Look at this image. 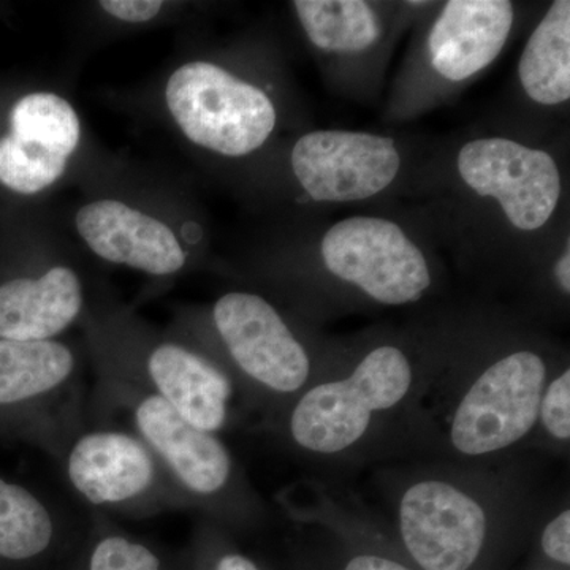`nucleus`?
Listing matches in <instances>:
<instances>
[{"label": "nucleus", "mask_w": 570, "mask_h": 570, "mask_svg": "<svg viewBox=\"0 0 570 570\" xmlns=\"http://www.w3.org/2000/svg\"><path fill=\"white\" fill-rule=\"evenodd\" d=\"M557 444L570 441V367L561 366L540 397L538 426Z\"/></svg>", "instance_id": "nucleus-22"}, {"label": "nucleus", "mask_w": 570, "mask_h": 570, "mask_svg": "<svg viewBox=\"0 0 570 570\" xmlns=\"http://www.w3.org/2000/svg\"><path fill=\"white\" fill-rule=\"evenodd\" d=\"M430 2L295 0L296 22L336 96L371 102L381 96L397 41Z\"/></svg>", "instance_id": "nucleus-7"}, {"label": "nucleus", "mask_w": 570, "mask_h": 570, "mask_svg": "<svg viewBox=\"0 0 570 570\" xmlns=\"http://www.w3.org/2000/svg\"><path fill=\"white\" fill-rule=\"evenodd\" d=\"M521 10L510 0L428 3L390 86L385 122H412L459 99L501 58L519 31Z\"/></svg>", "instance_id": "nucleus-5"}, {"label": "nucleus", "mask_w": 570, "mask_h": 570, "mask_svg": "<svg viewBox=\"0 0 570 570\" xmlns=\"http://www.w3.org/2000/svg\"><path fill=\"white\" fill-rule=\"evenodd\" d=\"M216 570H261L254 564L249 558L243 557V554H225L217 562Z\"/></svg>", "instance_id": "nucleus-27"}, {"label": "nucleus", "mask_w": 570, "mask_h": 570, "mask_svg": "<svg viewBox=\"0 0 570 570\" xmlns=\"http://www.w3.org/2000/svg\"><path fill=\"white\" fill-rule=\"evenodd\" d=\"M540 547H542L543 553H546L551 561L568 568L570 564L569 508L561 509L560 512L543 527L542 534H540Z\"/></svg>", "instance_id": "nucleus-24"}, {"label": "nucleus", "mask_w": 570, "mask_h": 570, "mask_svg": "<svg viewBox=\"0 0 570 570\" xmlns=\"http://www.w3.org/2000/svg\"><path fill=\"white\" fill-rule=\"evenodd\" d=\"M81 283L66 266L0 285V340L51 341L78 317Z\"/></svg>", "instance_id": "nucleus-16"}, {"label": "nucleus", "mask_w": 570, "mask_h": 570, "mask_svg": "<svg viewBox=\"0 0 570 570\" xmlns=\"http://www.w3.org/2000/svg\"><path fill=\"white\" fill-rule=\"evenodd\" d=\"M55 538V520L31 490L0 478V557L11 561L39 557Z\"/></svg>", "instance_id": "nucleus-18"}, {"label": "nucleus", "mask_w": 570, "mask_h": 570, "mask_svg": "<svg viewBox=\"0 0 570 570\" xmlns=\"http://www.w3.org/2000/svg\"><path fill=\"white\" fill-rule=\"evenodd\" d=\"M403 198L464 268L527 279L569 227L568 157L561 138L463 135L423 149Z\"/></svg>", "instance_id": "nucleus-1"}, {"label": "nucleus", "mask_w": 570, "mask_h": 570, "mask_svg": "<svg viewBox=\"0 0 570 570\" xmlns=\"http://www.w3.org/2000/svg\"><path fill=\"white\" fill-rule=\"evenodd\" d=\"M66 167V157L11 135L0 138V183L14 193H40L58 181Z\"/></svg>", "instance_id": "nucleus-20"}, {"label": "nucleus", "mask_w": 570, "mask_h": 570, "mask_svg": "<svg viewBox=\"0 0 570 570\" xmlns=\"http://www.w3.org/2000/svg\"><path fill=\"white\" fill-rule=\"evenodd\" d=\"M213 322L236 370L272 395L296 397L305 392L332 352L316 351L268 299L250 292L220 296Z\"/></svg>", "instance_id": "nucleus-10"}, {"label": "nucleus", "mask_w": 570, "mask_h": 570, "mask_svg": "<svg viewBox=\"0 0 570 570\" xmlns=\"http://www.w3.org/2000/svg\"><path fill=\"white\" fill-rule=\"evenodd\" d=\"M438 370L452 379L442 417L445 448L461 460L501 455L538 426L543 390L560 367L550 343L515 322H445Z\"/></svg>", "instance_id": "nucleus-2"}, {"label": "nucleus", "mask_w": 570, "mask_h": 570, "mask_svg": "<svg viewBox=\"0 0 570 570\" xmlns=\"http://www.w3.org/2000/svg\"><path fill=\"white\" fill-rule=\"evenodd\" d=\"M151 449L134 434L97 430L82 434L67 456L71 487L92 505L137 501L157 480Z\"/></svg>", "instance_id": "nucleus-13"}, {"label": "nucleus", "mask_w": 570, "mask_h": 570, "mask_svg": "<svg viewBox=\"0 0 570 570\" xmlns=\"http://www.w3.org/2000/svg\"><path fill=\"white\" fill-rule=\"evenodd\" d=\"M11 137L69 159L80 142L81 127L77 111L62 97L36 92L22 97L10 115Z\"/></svg>", "instance_id": "nucleus-19"}, {"label": "nucleus", "mask_w": 570, "mask_h": 570, "mask_svg": "<svg viewBox=\"0 0 570 570\" xmlns=\"http://www.w3.org/2000/svg\"><path fill=\"white\" fill-rule=\"evenodd\" d=\"M570 104V2L553 0L520 52L502 132L549 141Z\"/></svg>", "instance_id": "nucleus-11"}, {"label": "nucleus", "mask_w": 570, "mask_h": 570, "mask_svg": "<svg viewBox=\"0 0 570 570\" xmlns=\"http://www.w3.org/2000/svg\"><path fill=\"white\" fill-rule=\"evenodd\" d=\"M167 105L190 141L230 159L264 148L279 124L266 89L208 61L186 63L171 75Z\"/></svg>", "instance_id": "nucleus-9"}, {"label": "nucleus", "mask_w": 570, "mask_h": 570, "mask_svg": "<svg viewBox=\"0 0 570 570\" xmlns=\"http://www.w3.org/2000/svg\"><path fill=\"white\" fill-rule=\"evenodd\" d=\"M527 281L549 305L564 309L570 299V230L562 228L540 254Z\"/></svg>", "instance_id": "nucleus-21"}, {"label": "nucleus", "mask_w": 570, "mask_h": 570, "mask_svg": "<svg viewBox=\"0 0 570 570\" xmlns=\"http://www.w3.org/2000/svg\"><path fill=\"white\" fill-rule=\"evenodd\" d=\"M501 515L493 491L459 475L412 479L396 502L400 538L423 570L471 569Z\"/></svg>", "instance_id": "nucleus-8"}, {"label": "nucleus", "mask_w": 570, "mask_h": 570, "mask_svg": "<svg viewBox=\"0 0 570 570\" xmlns=\"http://www.w3.org/2000/svg\"><path fill=\"white\" fill-rule=\"evenodd\" d=\"M344 570H412L395 560L381 554L363 553L348 560Z\"/></svg>", "instance_id": "nucleus-26"}, {"label": "nucleus", "mask_w": 570, "mask_h": 570, "mask_svg": "<svg viewBox=\"0 0 570 570\" xmlns=\"http://www.w3.org/2000/svg\"><path fill=\"white\" fill-rule=\"evenodd\" d=\"M73 370V354L58 341L0 340V406L51 395Z\"/></svg>", "instance_id": "nucleus-17"}, {"label": "nucleus", "mask_w": 570, "mask_h": 570, "mask_svg": "<svg viewBox=\"0 0 570 570\" xmlns=\"http://www.w3.org/2000/svg\"><path fill=\"white\" fill-rule=\"evenodd\" d=\"M439 246L414 209H356L325 220L302 247L303 283L321 317L425 302L442 281Z\"/></svg>", "instance_id": "nucleus-3"}, {"label": "nucleus", "mask_w": 570, "mask_h": 570, "mask_svg": "<svg viewBox=\"0 0 570 570\" xmlns=\"http://www.w3.org/2000/svg\"><path fill=\"white\" fill-rule=\"evenodd\" d=\"M146 367L154 393L179 417L206 433L223 430L234 385L216 363L190 348L167 343L154 348Z\"/></svg>", "instance_id": "nucleus-15"}, {"label": "nucleus", "mask_w": 570, "mask_h": 570, "mask_svg": "<svg viewBox=\"0 0 570 570\" xmlns=\"http://www.w3.org/2000/svg\"><path fill=\"white\" fill-rule=\"evenodd\" d=\"M100 7L111 14L126 22H145L156 18L163 9L159 0H105Z\"/></svg>", "instance_id": "nucleus-25"}, {"label": "nucleus", "mask_w": 570, "mask_h": 570, "mask_svg": "<svg viewBox=\"0 0 570 570\" xmlns=\"http://www.w3.org/2000/svg\"><path fill=\"white\" fill-rule=\"evenodd\" d=\"M77 228L94 253L111 264L132 266L149 275H171L186 262L170 228L118 200L82 206Z\"/></svg>", "instance_id": "nucleus-14"}, {"label": "nucleus", "mask_w": 570, "mask_h": 570, "mask_svg": "<svg viewBox=\"0 0 570 570\" xmlns=\"http://www.w3.org/2000/svg\"><path fill=\"white\" fill-rule=\"evenodd\" d=\"M444 324L422 332H381L330 352L318 376L295 397L287 433L318 459L358 452L379 426L417 401L430 377Z\"/></svg>", "instance_id": "nucleus-4"}, {"label": "nucleus", "mask_w": 570, "mask_h": 570, "mask_svg": "<svg viewBox=\"0 0 570 570\" xmlns=\"http://www.w3.org/2000/svg\"><path fill=\"white\" fill-rule=\"evenodd\" d=\"M134 419L138 438L184 490L197 498H214L228 489L234 459L216 434L187 423L156 393L138 400Z\"/></svg>", "instance_id": "nucleus-12"}, {"label": "nucleus", "mask_w": 570, "mask_h": 570, "mask_svg": "<svg viewBox=\"0 0 570 570\" xmlns=\"http://www.w3.org/2000/svg\"><path fill=\"white\" fill-rule=\"evenodd\" d=\"M423 149L370 130H306L287 156L295 204L316 209L321 219L340 209L395 205L406 194Z\"/></svg>", "instance_id": "nucleus-6"}, {"label": "nucleus", "mask_w": 570, "mask_h": 570, "mask_svg": "<svg viewBox=\"0 0 570 570\" xmlns=\"http://www.w3.org/2000/svg\"><path fill=\"white\" fill-rule=\"evenodd\" d=\"M89 570H160V562L148 547L110 535L97 543Z\"/></svg>", "instance_id": "nucleus-23"}]
</instances>
